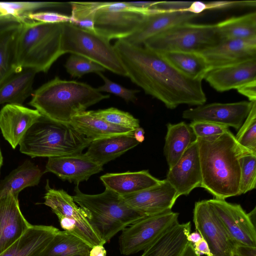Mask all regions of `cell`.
<instances>
[{
  "label": "cell",
  "mask_w": 256,
  "mask_h": 256,
  "mask_svg": "<svg viewBox=\"0 0 256 256\" xmlns=\"http://www.w3.org/2000/svg\"><path fill=\"white\" fill-rule=\"evenodd\" d=\"M62 23L24 20L17 30L14 44V68H29L46 72L62 54Z\"/></svg>",
  "instance_id": "4"
},
{
  "label": "cell",
  "mask_w": 256,
  "mask_h": 256,
  "mask_svg": "<svg viewBox=\"0 0 256 256\" xmlns=\"http://www.w3.org/2000/svg\"><path fill=\"white\" fill-rule=\"evenodd\" d=\"M24 18L32 21L48 24L72 22L70 16L59 12L48 11H38L26 14Z\"/></svg>",
  "instance_id": "43"
},
{
  "label": "cell",
  "mask_w": 256,
  "mask_h": 256,
  "mask_svg": "<svg viewBox=\"0 0 256 256\" xmlns=\"http://www.w3.org/2000/svg\"><path fill=\"white\" fill-rule=\"evenodd\" d=\"M89 256H106V251L102 245H96L92 247Z\"/></svg>",
  "instance_id": "48"
},
{
  "label": "cell",
  "mask_w": 256,
  "mask_h": 256,
  "mask_svg": "<svg viewBox=\"0 0 256 256\" xmlns=\"http://www.w3.org/2000/svg\"><path fill=\"white\" fill-rule=\"evenodd\" d=\"M44 204L57 216L61 228L80 238L91 248L104 244L90 226L85 212L74 201L72 196L64 190L50 186L47 180Z\"/></svg>",
  "instance_id": "10"
},
{
  "label": "cell",
  "mask_w": 256,
  "mask_h": 256,
  "mask_svg": "<svg viewBox=\"0 0 256 256\" xmlns=\"http://www.w3.org/2000/svg\"><path fill=\"white\" fill-rule=\"evenodd\" d=\"M114 46L126 76L168 108L174 109L180 104L198 106L206 102L202 80L184 76L160 54L124 40H118Z\"/></svg>",
  "instance_id": "1"
},
{
  "label": "cell",
  "mask_w": 256,
  "mask_h": 256,
  "mask_svg": "<svg viewBox=\"0 0 256 256\" xmlns=\"http://www.w3.org/2000/svg\"><path fill=\"white\" fill-rule=\"evenodd\" d=\"M166 180L176 192V198L188 196L201 187L202 176L196 140L186 149L177 162L168 168Z\"/></svg>",
  "instance_id": "15"
},
{
  "label": "cell",
  "mask_w": 256,
  "mask_h": 256,
  "mask_svg": "<svg viewBox=\"0 0 256 256\" xmlns=\"http://www.w3.org/2000/svg\"><path fill=\"white\" fill-rule=\"evenodd\" d=\"M89 254L87 255V256H88Z\"/></svg>",
  "instance_id": "54"
},
{
  "label": "cell",
  "mask_w": 256,
  "mask_h": 256,
  "mask_svg": "<svg viewBox=\"0 0 256 256\" xmlns=\"http://www.w3.org/2000/svg\"><path fill=\"white\" fill-rule=\"evenodd\" d=\"M196 252L200 254H206V256H211L210 250L206 242L202 238L198 242L193 244Z\"/></svg>",
  "instance_id": "47"
},
{
  "label": "cell",
  "mask_w": 256,
  "mask_h": 256,
  "mask_svg": "<svg viewBox=\"0 0 256 256\" xmlns=\"http://www.w3.org/2000/svg\"><path fill=\"white\" fill-rule=\"evenodd\" d=\"M189 125L196 138L217 136L230 130L228 126L206 121H192Z\"/></svg>",
  "instance_id": "42"
},
{
  "label": "cell",
  "mask_w": 256,
  "mask_h": 256,
  "mask_svg": "<svg viewBox=\"0 0 256 256\" xmlns=\"http://www.w3.org/2000/svg\"><path fill=\"white\" fill-rule=\"evenodd\" d=\"M144 130L139 126L136 128L134 131V136L136 140L139 143L142 142L144 140Z\"/></svg>",
  "instance_id": "50"
},
{
  "label": "cell",
  "mask_w": 256,
  "mask_h": 256,
  "mask_svg": "<svg viewBox=\"0 0 256 256\" xmlns=\"http://www.w3.org/2000/svg\"><path fill=\"white\" fill-rule=\"evenodd\" d=\"M181 256H200L194 250L193 244L188 242L182 252Z\"/></svg>",
  "instance_id": "49"
},
{
  "label": "cell",
  "mask_w": 256,
  "mask_h": 256,
  "mask_svg": "<svg viewBox=\"0 0 256 256\" xmlns=\"http://www.w3.org/2000/svg\"><path fill=\"white\" fill-rule=\"evenodd\" d=\"M156 9L145 16L134 32L123 40L132 45L143 46L149 38L199 16L182 10Z\"/></svg>",
  "instance_id": "17"
},
{
  "label": "cell",
  "mask_w": 256,
  "mask_h": 256,
  "mask_svg": "<svg viewBox=\"0 0 256 256\" xmlns=\"http://www.w3.org/2000/svg\"><path fill=\"white\" fill-rule=\"evenodd\" d=\"M254 102L243 100L204 104L184 110L182 116L192 121L209 122L238 130L248 116Z\"/></svg>",
  "instance_id": "14"
},
{
  "label": "cell",
  "mask_w": 256,
  "mask_h": 256,
  "mask_svg": "<svg viewBox=\"0 0 256 256\" xmlns=\"http://www.w3.org/2000/svg\"><path fill=\"white\" fill-rule=\"evenodd\" d=\"M71 24L91 32H96L94 19L98 2H71Z\"/></svg>",
  "instance_id": "35"
},
{
  "label": "cell",
  "mask_w": 256,
  "mask_h": 256,
  "mask_svg": "<svg viewBox=\"0 0 256 256\" xmlns=\"http://www.w3.org/2000/svg\"><path fill=\"white\" fill-rule=\"evenodd\" d=\"M91 142L69 123L42 116L27 130L19 145L20 152L32 158H48L81 154Z\"/></svg>",
  "instance_id": "6"
},
{
  "label": "cell",
  "mask_w": 256,
  "mask_h": 256,
  "mask_svg": "<svg viewBox=\"0 0 256 256\" xmlns=\"http://www.w3.org/2000/svg\"><path fill=\"white\" fill-rule=\"evenodd\" d=\"M204 79L219 92L237 90L256 80V58L210 70Z\"/></svg>",
  "instance_id": "22"
},
{
  "label": "cell",
  "mask_w": 256,
  "mask_h": 256,
  "mask_svg": "<svg viewBox=\"0 0 256 256\" xmlns=\"http://www.w3.org/2000/svg\"><path fill=\"white\" fill-rule=\"evenodd\" d=\"M66 72L72 77L80 78L88 73H98L106 69L97 63L84 56L71 54L64 64Z\"/></svg>",
  "instance_id": "39"
},
{
  "label": "cell",
  "mask_w": 256,
  "mask_h": 256,
  "mask_svg": "<svg viewBox=\"0 0 256 256\" xmlns=\"http://www.w3.org/2000/svg\"><path fill=\"white\" fill-rule=\"evenodd\" d=\"M18 30L0 42V84L15 72L14 68V44Z\"/></svg>",
  "instance_id": "40"
},
{
  "label": "cell",
  "mask_w": 256,
  "mask_h": 256,
  "mask_svg": "<svg viewBox=\"0 0 256 256\" xmlns=\"http://www.w3.org/2000/svg\"><path fill=\"white\" fill-rule=\"evenodd\" d=\"M190 230V222L176 223L144 250L140 256H181L188 242L187 237Z\"/></svg>",
  "instance_id": "26"
},
{
  "label": "cell",
  "mask_w": 256,
  "mask_h": 256,
  "mask_svg": "<svg viewBox=\"0 0 256 256\" xmlns=\"http://www.w3.org/2000/svg\"><path fill=\"white\" fill-rule=\"evenodd\" d=\"M234 136L240 145L256 154V102Z\"/></svg>",
  "instance_id": "36"
},
{
  "label": "cell",
  "mask_w": 256,
  "mask_h": 256,
  "mask_svg": "<svg viewBox=\"0 0 256 256\" xmlns=\"http://www.w3.org/2000/svg\"><path fill=\"white\" fill-rule=\"evenodd\" d=\"M72 196L74 202L86 213L88 222L105 244L118 232L145 216L136 211L123 197L105 188L102 193L89 194L75 187Z\"/></svg>",
  "instance_id": "5"
},
{
  "label": "cell",
  "mask_w": 256,
  "mask_h": 256,
  "mask_svg": "<svg viewBox=\"0 0 256 256\" xmlns=\"http://www.w3.org/2000/svg\"><path fill=\"white\" fill-rule=\"evenodd\" d=\"M154 10L136 6L130 2H98L95 32L110 41L124 39L134 32L145 16Z\"/></svg>",
  "instance_id": "9"
},
{
  "label": "cell",
  "mask_w": 256,
  "mask_h": 256,
  "mask_svg": "<svg viewBox=\"0 0 256 256\" xmlns=\"http://www.w3.org/2000/svg\"><path fill=\"white\" fill-rule=\"evenodd\" d=\"M110 97L86 83L56 76L33 92L29 104L42 116L69 123L74 116Z\"/></svg>",
  "instance_id": "3"
},
{
  "label": "cell",
  "mask_w": 256,
  "mask_h": 256,
  "mask_svg": "<svg viewBox=\"0 0 256 256\" xmlns=\"http://www.w3.org/2000/svg\"><path fill=\"white\" fill-rule=\"evenodd\" d=\"M44 173L30 160H26L0 182V198L10 193L18 195L24 188L38 185Z\"/></svg>",
  "instance_id": "30"
},
{
  "label": "cell",
  "mask_w": 256,
  "mask_h": 256,
  "mask_svg": "<svg viewBox=\"0 0 256 256\" xmlns=\"http://www.w3.org/2000/svg\"><path fill=\"white\" fill-rule=\"evenodd\" d=\"M208 201L234 244L256 247V226L240 204L214 198Z\"/></svg>",
  "instance_id": "13"
},
{
  "label": "cell",
  "mask_w": 256,
  "mask_h": 256,
  "mask_svg": "<svg viewBox=\"0 0 256 256\" xmlns=\"http://www.w3.org/2000/svg\"><path fill=\"white\" fill-rule=\"evenodd\" d=\"M24 20L13 16L0 14V42L18 30Z\"/></svg>",
  "instance_id": "44"
},
{
  "label": "cell",
  "mask_w": 256,
  "mask_h": 256,
  "mask_svg": "<svg viewBox=\"0 0 256 256\" xmlns=\"http://www.w3.org/2000/svg\"><path fill=\"white\" fill-rule=\"evenodd\" d=\"M100 180L106 188L122 196L154 186L161 181L152 176L148 170L108 173L102 176Z\"/></svg>",
  "instance_id": "25"
},
{
  "label": "cell",
  "mask_w": 256,
  "mask_h": 256,
  "mask_svg": "<svg viewBox=\"0 0 256 256\" xmlns=\"http://www.w3.org/2000/svg\"><path fill=\"white\" fill-rule=\"evenodd\" d=\"M178 213L172 210L145 216L122 231L120 250L126 256L144 251L178 222Z\"/></svg>",
  "instance_id": "11"
},
{
  "label": "cell",
  "mask_w": 256,
  "mask_h": 256,
  "mask_svg": "<svg viewBox=\"0 0 256 256\" xmlns=\"http://www.w3.org/2000/svg\"><path fill=\"white\" fill-rule=\"evenodd\" d=\"M95 116L118 126L134 130L140 126L139 120L128 112L115 108L91 110Z\"/></svg>",
  "instance_id": "37"
},
{
  "label": "cell",
  "mask_w": 256,
  "mask_h": 256,
  "mask_svg": "<svg viewBox=\"0 0 256 256\" xmlns=\"http://www.w3.org/2000/svg\"><path fill=\"white\" fill-rule=\"evenodd\" d=\"M134 131L94 140L84 154L103 166L140 144L134 137Z\"/></svg>",
  "instance_id": "23"
},
{
  "label": "cell",
  "mask_w": 256,
  "mask_h": 256,
  "mask_svg": "<svg viewBox=\"0 0 256 256\" xmlns=\"http://www.w3.org/2000/svg\"><path fill=\"white\" fill-rule=\"evenodd\" d=\"M102 170V166L81 154L48 158L44 173L52 172L63 180L78 185Z\"/></svg>",
  "instance_id": "20"
},
{
  "label": "cell",
  "mask_w": 256,
  "mask_h": 256,
  "mask_svg": "<svg viewBox=\"0 0 256 256\" xmlns=\"http://www.w3.org/2000/svg\"><path fill=\"white\" fill-rule=\"evenodd\" d=\"M66 4L59 2H0V14L13 16L23 20L28 13L43 8H59Z\"/></svg>",
  "instance_id": "34"
},
{
  "label": "cell",
  "mask_w": 256,
  "mask_h": 256,
  "mask_svg": "<svg viewBox=\"0 0 256 256\" xmlns=\"http://www.w3.org/2000/svg\"><path fill=\"white\" fill-rule=\"evenodd\" d=\"M237 90L239 93L247 97L250 102H256V80L249 82Z\"/></svg>",
  "instance_id": "45"
},
{
  "label": "cell",
  "mask_w": 256,
  "mask_h": 256,
  "mask_svg": "<svg viewBox=\"0 0 256 256\" xmlns=\"http://www.w3.org/2000/svg\"><path fill=\"white\" fill-rule=\"evenodd\" d=\"M122 197L130 208L144 216L172 210L177 200L176 190L166 179L154 186Z\"/></svg>",
  "instance_id": "16"
},
{
  "label": "cell",
  "mask_w": 256,
  "mask_h": 256,
  "mask_svg": "<svg viewBox=\"0 0 256 256\" xmlns=\"http://www.w3.org/2000/svg\"><path fill=\"white\" fill-rule=\"evenodd\" d=\"M88 256H89V255Z\"/></svg>",
  "instance_id": "55"
},
{
  "label": "cell",
  "mask_w": 256,
  "mask_h": 256,
  "mask_svg": "<svg viewBox=\"0 0 256 256\" xmlns=\"http://www.w3.org/2000/svg\"><path fill=\"white\" fill-rule=\"evenodd\" d=\"M197 142L201 188L216 199L239 196L240 160L251 152L240 145L230 130L217 136L197 138Z\"/></svg>",
  "instance_id": "2"
},
{
  "label": "cell",
  "mask_w": 256,
  "mask_h": 256,
  "mask_svg": "<svg viewBox=\"0 0 256 256\" xmlns=\"http://www.w3.org/2000/svg\"><path fill=\"white\" fill-rule=\"evenodd\" d=\"M36 110L22 105L6 104L0 111V129L4 138L15 148L30 128L41 117Z\"/></svg>",
  "instance_id": "21"
},
{
  "label": "cell",
  "mask_w": 256,
  "mask_h": 256,
  "mask_svg": "<svg viewBox=\"0 0 256 256\" xmlns=\"http://www.w3.org/2000/svg\"><path fill=\"white\" fill-rule=\"evenodd\" d=\"M61 50L87 58L116 74L126 76V72L114 46L96 32L70 22L62 23Z\"/></svg>",
  "instance_id": "7"
},
{
  "label": "cell",
  "mask_w": 256,
  "mask_h": 256,
  "mask_svg": "<svg viewBox=\"0 0 256 256\" xmlns=\"http://www.w3.org/2000/svg\"><path fill=\"white\" fill-rule=\"evenodd\" d=\"M104 80V85L96 88L100 92H106L118 96L126 102H135L137 100L136 94L140 92L138 90H132L126 88L120 84L113 82L102 72L97 74Z\"/></svg>",
  "instance_id": "41"
},
{
  "label": "cell",
  "mask_w": 256,
  "mask_h": 256,
  "mask_svg": "<svg viewBox=\"0 0 256 256\" xmlns=\"http://www.w3.org/2000/svg\"><path fill=\"white\" fill-rule=\"evenodd\" d=\"M234 256H256V247L236 244L234 247Z\"/></svg>",
  "instance_id": "46"
},
{
  "label": "cell",
  "mask_w": 256,
  "mask_h": 256,
  "mask_svg": "<svg viewBox=\"0 0 256 256\" xmlns=\"http://www.w3.org/2000/svg\"><path fill=\"white\" fill-rule=\"evenodd\" d=\"M3 162V157L0 148V170Z\"/></svg>",
  "instance_id": "53"
},
{
  "label": "cell",
  "mask_w": 256,
  "mask_h": 256,
  "mask_svg": "<svg viewBox=\"0 0 256 256\" xmlns=\"http://www.w3.org/2000/svg\"><path fill=\"white\" fill-rule=\"evenodd\" d=\"M58 230L52 226L32 224L0 256H40Z\"/></svg>",
  "instance_id": "24"
},
{
  "label": "cell",
  "mask_w": 256,
  "mask_h": 256,
  "mask_svg": "<svg viewBox=\"0 0 256 256\" xmlns=\"http://www.w3.org/2000/svg\"><path fill=\"white\" fill-rule=\"evenodd\" d=\"M193 221L196 230L206 242L211 256H234V243L208 200L195 203Z\"/></svg>",
  "instance_id": "12"
},
{
  "label": "cell",
  "mask_w": 256,
  "mask_h": 256,
  "mask_svg": "<svg viewBox=\"0 0 256 256\" xmlns=\"http://www.w3.org/2000/svg\"><path fill=\"white\" fill-rule=\"evenodd\" d=\"M220 40L256 38V12L232 16L215 24Z\"/></svg>",
  "instance_id": "31"
},
{
  "label": "cell",
  "mask_w": 256,
  "mask_h": 256,
  "mask_svg": "<svg viewBox=\"0 0 256 256\" xmlns=\"http://www.w3.org/2000/svg\"><path fill=\"white\" fill-rule=\"evenodd\" d=\"M220 41L215 24L190 22L149 38L143 46L160 54L172 52L200 53Z\"/></svg>",
  "instance_id": "8"
},
{
  "label": "cell",
  "mask_w": 256,
  "mask_h": 256,
  "mask_svg": "<svg viewBox=\"0 0 256 256\" xmlns=\"http://www.w3.org/2000/svg\"><path fill=\"white\" fill-rule=\"evenodd\" d=\"M91 248L76 236L58 230L40 256H87Z\"/></svg>",
  "instance_id": "33"
},
{
  "label": "cell",
  "mask_w": 256,
  "mask_h": 256,
  "mask_svg": "<svg viewBox=\"0 0 256 256\" xmlns=\"http://www.w3.org/2000/svg\"><path fill=\"white\" fill-rule=\"evenodd\" d=\"M202 238L201 235L198 231L194 232L192 233L190 232L187 237L188 242L193 244L198 242Z\"/></svg>",
  "instance_id": "51"
},
{
  "label": "cell",
  "mask_w": 256,
  "mask_h": 256,
  "mask_svg": "<svg viewBox=\"0 0 256 256\" xmlns=\"http://www.w3.org/2000/svg\"><path fill=\"white\" fill-rule=\"evenodd\" d=\"M256 207L249 213H248V215L250 218L252 222L255 226L256 222Z\"/></svg>",
  "instance_id": "52"
},
{
  "label": "cell",
  "mask_w": 256,
  "mask_h": 256,
  "mask_svg": "<svg viewBox=\"0 0 256 256\" xmlns=\"http://www.w3.org/2000/svg\"><path fill=\"white\" fill-rule=\"evenodd\" d=\"M210 70L256 58V38L228 40L200 52Z\"/></svg>",
  "instance_id": "18"
},
{
  "label": "cell",
  "mask_w": 256,
  "mask_h": 256,
  "mask_svg": "<svg viewBox=\"0 0 256 256\" xmlns=\"http://www.w3.org/2000/svg\"><path fill=\"white\" fill-rule=\"evenodd\" d=\"M69 124L78 132L92 141L134 130L111 124L86 110L74 116Z\"/></svg>",
  "instance_id": "29"
},
{
  "label": "cell",
  "mask_w": 256,
  "mask_h": 256,
  "mask_svg": "<svg viewBox=\"0 0 256 256\" xmlns=\"http://www.w3.org/2000/svg\"><path fill=\"white\" fill-rule=\"evenodd\" d=\"M34 70L24 68L14 72L0 84V104L22 105L33 94V83L36 74Z\"/></svg>",
  "instance_id": "27"
},
{
  "label": "cell",
  "mask_w": 256,
  "mask_h": 256,
  "mask_svg": "<svg viewBox=\"0 0 256 256\" xmlns=\"http://www.w3.org/2000/svg\"><path fill=\"white\" fill-rule=\"evenodd\" d=\"M32 226L20 210L18 194L10 193L0 198V254Z\"/></svg>",
  "instance_id": "19"
},
{
  "label": "cell",
  "mask_w": 256,
  "mask_h": 256,
  "mask_svg": "<svg viewBox=\"0 0 256 256\" xmlns=\"http://www.w3.org/2000/svg\"><path fill=\"white\" fill-rule=\"evenodd\" d=\"M160 54L178 71L193 80H202L210 70L200 52H172Z\"/></svg>",
  "instance_id": "32"
},
{
  "label": "cell",
  "mask_w": 256,
  "mask_h": 256,
  "mask_svg": "<svg viewBox=\"0 0 256 256\" xmlns=\"http://www.w3.org/2000/svg\"><path fill=\"white\" fill-rule=\"evenodd\" d=\"M256 154L249 152L240 160V195L256 188Z\"/></svg>",
  "instance_id": "38"
},
{
  "label": "cell",
  "mask_w": 256,
  "mask_h": 256,
  "mask_svg": "<svg viewBox=\"0 0 256 256\" xmlns=\"http://www.w3.org/2000/svg\"><path fill=\"white\" fill-rule=\"evenodd\" d=\"M166 128L164 154L170 168L197 138L189 124L184 122L174 124L168 123Z\"/></svg>",
  "instance_id": "28"
}]
</instances>
